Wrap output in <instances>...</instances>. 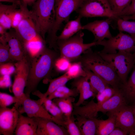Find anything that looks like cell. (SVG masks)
Masks as SVG:
<instances>
[{
  "mask_svg": "<svg viewBox=\"0 0 135 135\" xmlns=\"http://www.w3.org/2000/svg\"><path fill=\"white\" fill-rule=\"evenodd\" d=\"M27 6L24 17L15 31L27 51L33 54L42 49L46 42L38 32Z\"/></svg>",
  "mask_w": 135,
  "mask_h": 135,
  "instance_id": "obj_3",
  "label": "cell"
},
{
  "mask_svg": "<svg viewBox=\"0 0 135 135\" xmlns=\"http://www.w3.org/2000/svg\"><path fill=\"white\" fill-rule=\"evenodd\" d=\"M98 45L104 46L100 52L102 53L112 54L118 51L131 52L135 50V37L124 34L122 32L116 36L106 40L98 41Z\"/></svg>",
  "mask_w": 135,
  "mask_h": 135,
  "instance_id": "obj_10",
  "label": "cell"
},
{
  "mask_svg": "<svg viewBox=\"0 0 135 135\" xmlns=\"http://www.w3.org/2000/svg\"><path fill=\"white\" fill-rule=\"evenodd\" d=\"M132 106V109H133L134 116V120L135 127V104L133 106Z\"/></svg>",
  "mask_w": 135,
  "mask_h": 135,
  "instance_id": "obj_47",
  "label": "cell"
},
{
  "mask_svg": "<svg viewBox=\"0 0 135 135\" xmlns=\"http://www.w3.org/2000/svg\"><path fill=\"white\" fill-rule=\"evenodd\" d=\"M65 72L61 76L54 79L48 80L50 82L48 88L46 92L42 94L39 90H36L32 93L42 99L47 97L59 87L65 85L67 82L71 80Z\"/></svg>",
  "mask_w": 135,
  "mask_h": 135,
  "instance_id": "obj_22",
  "label": "cell"
},
{
  "mask_svg": "<svg viewBox=\"0 0 135 135\" xmlns=\"http://www.w3.org/2000/svg\"><path fill=\"white\" fill-rule=\"evenodd\" d=\"M52 100L66 117L70 116L72 115L74 109L73 103L75 100L74 97L56 98Z\"/></svg>",
  "mask_w": 135,
  "mask_h": 135,
  "instance_id": "obj_27",
  "label": "cell"
},
{
  "mask_svg": "<svg viewBox=\"0 0 135 135\" xmlns=\"http://www.w3.org/2000/svg\"><path fill=\"white\" fill-rule=\"evenodd\" d=\"M20 113L14 106L0 108V135H12L18 122Z\"/></svg>",
  "mask_w": 135,
  "mask_h": 135,
  "instance_id": "obj_15",
  "label": "cell"
},
{
  "mask_svg": "<svg viewBox=\"0 0 135 135\" xmlns=\"http://www.w3.org/2000/svg\"><path fill=\"white\" fill-rule=\"evenodd\" d=\"M55 3V0H37L30 10L37 29L44 40L54 22Z\"/></svg>",
  "mask_w": 135,
  "mask_h": 135,
  "instance_id": "obj_5",
  "label": "cell"
},
{
  "mask_svg": "<svg viewBox=\"0 0 135 135\" xmlns=\"http://www.w3.org/2000/svg\"><path fill=\"white\" fill-rule=\"evenodd\" d=\"M6 30L4 27L0 25V36L4 34L7 32Z\"/></svg>",
  "mask_w": 135,
  "mask_h": 135,
  "instance_id": "obj_46",
  "label": "cell"
},
{
  "mask_svg": "<svg viewBox=\"0 0 135 135\" xmlns=\"http://www.w3.org/2000/svg\"><path fill=\"white\" fill-rule=\"evenodd\" d=\"M131 2L118 15L117 18L122 16L135 15V0H132Z\"/></svg>",
  "mask_w": 135,
  "mask_h": 135,
  "instance_id": "obj_40",
  "label": "cell"
},
{
  "mask_svg": "<svg viewBox=\"0 0 135 135\" xmlns=\"http://www.w3.org/2000/svg\"><path fill=\"white\" fill-rule=\"evenodd\" d=\"M0 2H6L12 3V4H16L19 5L20 3V1L19 0H0Z\"/></svg>",
  "mask_w": 135,
  "mask_h": 135,
  "instance_id": "obj_44",
  "label": "cell"
},
{
  "mask_svg": "<svg viewBox=\"0 0 135 135\" xmlns=\"http://www.w3.org/2000/svg\"><path fill=\"white\" fill-rule=\"evenodd\" d=\"M98 52L103 58L112 66L123 84H125L129 72L135 64L133 53L119 51L112 54Z\"/></svg>",
  "mask_w": 135,
  "mask_h": 135,
  "instance_id": "obj_8",
  "label": "cell"
},
{
  "mask_svg": "<svg viewBox=\"0 0 135 135\" xmlns=\"http://www.w3.org/2000/svg\"><path fill=\"white\" fill-rule=\"evenodd\" d=\"M9 49V47L7 43H0V64L12 62L10 58Z\"/></svg>",
  "mask_w": 135,
  "mask_h": 135,
  "instance_id": "obj_37",
  "label": "cell"
},
{
  "mask_svg": "<svg viewBox=\"0 0 135 135\" xmlns=\"http://www.w3.org/2000/svg\"><path fill=\"white\" fill-rule=\"evenodd\" d=\"M76 11L82 17H106L116 19L108 0H84Z\"/></svg>",
  "mask_w": 135,
  "mask_h": 135,
  "instance_id": "obj_11",
  "label": "cell"
},
{
  "mask_svg": "<svg viewBox=\"0 0 135 135\" xmlns=\"http://www.w3.org/2000/svg\"><path fill=\"white\" fill-rule=\"evenodd\" d=\"M126 102L120 89L110 99L101 103L92 100L82 106H74L72 114L86 118H96L98 113L105 114L112 111L120 106L126 104Z\"/></svg>",
  "mask_w": 135,
  "mask_h": 135,
  "instance_id": "obj_6",
  "label": "cell"
},
{
  "mask_svg": "<svg viewBox=\"0 0 135 135\" xmlns=\"http://www.w3.org/2000/svg\"><path fill=\"white\" fill-rule=\"evenodd\" d=\"M60 56L59 51L47 47L46 46L32 58L30 69L24 93L30 96L36 90L40 82L44 83L51 79V74L57 59Z\"/></svg>",
  "mask_w": 135,
  "mask_h": 135,
  "instance_id": "obj_1",
  "label": "cell"
},
{
  "mask_svg": "<svg viewBox=\"0 0 135 135\" xmlns=\"http://www.w3.org/2000/svg\"><path fill=\"white\" fill-rule=\"evenodd\" d=\"M84 0H55V18L53 25L49 32L46 42L48 47L56 50L57 32L63 22H68L70 14L80 7Z\"/></svg>",
  "mask_w": 135,
  "mask_h": 135,
  "instance_id": "obj_4",
  "label": "cell"
},
{
  "mask_svg": "<svg viewBox=\"0 0 135 135\" xmlns=\"http://www.w3.org/2000/svg\"><path fill=\"white\" fill-rule=\"evenodd\" d=\"M134 53H133V54L134 55V58H135V50L134 51Z\"/></svg>",
  "mask_w": 135,
  "mask_h": 135,
  "instance_id": "obj_48",
  "label": "cell"
},
{
  "mask_svg": "<svg viewBox=\"0 0 135 135\" xmlns=\"http://www.w3.org/2000/svg\"><path fill=\"white\" fill-rule=\"evenodd\" d=\"M40 101L51 115L57 120L64 123L66 116L52 100L49 99L47 97L42 99H40Z\"/></svg>",
  "mask_w": 135,
  "mask_h": 135,
  "instance_id": "obj_28",
  "label": "cell"
},
{
  "mask_svg": "<svg viewBox=\"0 0 135 135\" xmlns=\"http://www.w3.org/2000/svg\"><path fill=\"white\" fill-rule=\"evenodd\" d=\"M37 123L34 117L20 114L14 134L16 135H37Z\"/></svg>",
  "mask_w": 135,
  "mask_h": 135,
  "instance_id": "obj_19",
  "label": "cell"
},
{
  "mask_svg": "<svg viewBox=\"0 0 135 135\" xmlns=\"http://www.w3.org/2000/svg\"><path fill=\"white\" fill-rule=\"evenodd\" d=\"M116 19L118 15L131 3L132 0H108Z\"/></svg>",
  "mask_w": 135,
  "mask_h": 135,
  "instance_id": "obj_30",
  "label": "cell"
},
{
  "mask_svg": "<svg viewBox=\"0 0 135 135\" xmlns=\"http://www.w3.org/2000/svg\"><path fill=\"white\" fill-rule=\"evenodd\" d=\"M11 84L10 75H0V88H8L11 86Z\"/></svg>",
  "mask_w": 135,
  "mask_h": 135,
  "instance_id": "obj_41",
  "label": "cell"
},
{
  "mask_svg": "<svg viewBox=\"0 0 135 135\" xmlns=\"http://www.w3.org/2000/svg\"><path fill=\"white\" fill-rule=\"evenodd\" d=\"M15 70L14 63L8 62L0 64V75H10L14 73Z\"/></svg>",
  "mask_w": 135,
  "mask_h": 135,
  "instance_id": "obj_39",
  "label": "cell"
},
{
  "mask_svg": "<svg viewBox=\"0 0 135 135\" xmlns=\"http://www.w3.org/2000/svg\"><path fill=\"white\" fill-rule=\"evenodd\" d=\"M82 18L79 15L75 19L67 22L61 34L58 36L57 40L68 39L82 30L81 22Z\"/></svg>",
  "mask_w": 135,
  "mask_h": 135,
  "instance_id": "obj_21",
  "label": "cell"
},
{
  "mask_svg": "<svg viewBox=\"0 0 135 135\" xmlns=\"http://www.w3.org/2000/svg\"><path fill=\"white\" fill-rule=\"evenodd\" d=\"M18 110L20 114L26 113L28 116L48 118L57 124L64 126V123L56 119L46 109L40 101L31 99L30 96L25 95L21 101Z\"/></svg>",
  "mask_w": 135,
  "mask_h": 135,
  "instance_id": "obj_12",
  "label": "cell"
},
{
  "mask_svg": "<svg viewBox=\"0 0 135 135\" xmlns=\"http://www.w3.org/2000/svg\"><path fill=\"white\" fill-rule=\"evenodd\" d=\"M66 73L71 80L81 76H86V72L81 64L77 62L71 63Z\"/></svg>",
  "mask_w": 135,
  "mask_h": 135,
  "instance_id": "obj_31",
  "label": "cell"
},
{
  "mask_svg": "<svg viewBox=\"0 0 135 135\" xmlns=\"http://www.w3.org/2000/svg\"><path fill=\"white\" fill-rule=\"evenodd\" d=\"M27 5H28L27 4L21 1L19 5V8H17L13 14L12 20V28L14 30L17 28L24 17L25 8Z\"/></svg>",
  "mask_w": 135,
  "mask_h": 135,
  "instance_id": "obj_33",
  "label": "cell"
},
{
  "mask_svg": "<svg viewBox=\"0 0 135 135\" xmlns=\"http://www.w3.org/2000/svg\"><path fill=\"white\" fill-rule=\"evenodd\" d=\"M76 62L100 76L113 88L120 89L123 84L111 64L91 48L84 52Z\"/></svg>",
  "mask_w": 135,
  "mask_h": 135,
  "instance_id": "obj_2",
  "label": "cell"
},
{
  "mask_svg": "<svg viewBox=\"0 0 135 135\" xmlns=\"http://www.w3.org/2000/svg\"><path fill=\"white\" fill-rule=\"evenodd\" d=\"M0 36L9 46L10 57L12 62L15 63L20 60L26 56L29 55L15 30H10Z\"/></svg>",
  "mask_w": 135,
  "mask_h": 135,
  "instance_id": "obj_14",
  "label": "cell"
},
{
  "mask_svg": "<svg viewBox=\"0 0 135 135\" xmlns=\"http://www.w3.org/2000/svg\"><path fill=\"white\" fill-rule=\"evenodd\" d=\"M76 118L74 116L72 115L69 117H66L64 124L65 127L70 135H81L80 130L75 121Z\"/></svg>",
  "mask_w": 135,
  "mask_h": 135,
  "instance_id": "obj_34",
  "label": "cell"
},
{
  "mask_svg": "<svg viewBox=\"0 0 135 135\" xmlns=\"http://www.w3.org/2000/svg\"><path fill=\"white\" fill-rule=\"evenodd\" d=\"M83 68L88 78L92 89L96 94L110 86V85L100 76L87 68Z\"/></svg>",
  "mask_w": 135,
  "mask_h": 135,
  "instance_id": "obj_25",
  "label": "cell"
},
{
  "mask_svg": "<svg viewBox=\"0 0 135 135\" xmlns=\"http://www.w3.org/2000/svg\"><path fill=\"white\" fill-rule=\"evenodd\" d=\"M71 84L72 87L76 88L79 92L78 99L76 102L73 104L74 106H80L86 100L96 96V94L92 89L86 76L74 79Z\"/></svg>",
  "mask_w": 135,
  "mask_h": 135,
  "instance_id": "obj_18",
  "label": "cell"
},
{
  "mask_svg": "<svg viewBox=\"0 0 135 135\" xmlns=\"http://www.w3.org/2000/svg\"><path fill=\"white\" fill-rule=\"evenodd\" d=\"M115 118V126L124 130L127 134L135 135V122L132 106L122 105L107 112Z\"/></svg>",
  "mask_w": 135,
  "mask_h": 135,
  "instance_id": "obj_13",
  "label": "cell"
},
{
  "mask_svg": "<svg viewBox=\"0 0 135 135\" xmlns=\"http://www.w3.org/2000/svg\"><path fill=\"white\" fill-rule=\"evenodd\" d=\"M18 6L16 4L8 5L0 3V25L7 30L12 28V16Z\"/></svg>",
  "mask_w": 135,
  "mask_h": 135,
  "instance_id": "obj_23",
  "label": "cell"
},
{
  "mask_svg": "<svg viewBox=\"0 0 135 135\" xmlns=\"http://www.w3.org/2000/svg\"><path fill=\"white\" fill-rule=\"evenodd\" d=\"M120 18L125 20H135V15L122 16L120 17Z\"/></svg>",
  "mask_w": 135,
  "mask_h": 135,
  "instance_id": "obj_43",
  "label": "cell"
},
{
  "mask_svg": "<svg viewBox=\"0 0 135 135\" xmlns=\"http://www.w3.org/2000/svg\"><path fill=\"white\" fill-rule=\"evenodd\" d=\"M79 95V92L76 88H70L65 85L59 87L48 95L47 97L49 99L52 100L58 98L75 97Z\"/></svg>",
  "mask_w": 135,
  "mask_h": 135,
  "instance_id": "obj_29",
  "label": "cell"
},
{
  "mask_svg": "<svg viewBox=\"0 0 135 135\" xmlns=\"http://www.w3.org/2000/svg\"><path fill=\"white\" fill-rule=\"evenodd\" d=\"M28 5L33 4L37 0H19Z\"/></svg>",
  "mask_w": 135,
  "mask_h": 135,
  "instance_id": "obj_45",
  "label": "cell"
},
{
  "mask_svg": "<svg viewBox=\"0 0 135 135\" xmlns=\"http://www.w3.org/2000/svg\"><path fill=\"white\" fill-rule=\"evenodd\" d=\"M16 102V99L14 96L0 92V108L6 107L13 103H15Z\"/></svg>",
  "mask_w": 135,
  "mask_h": 135,
  "instance_id": "obj_38",
  "label": "cell"
},
{
  "mask_svg": "<svg viewBox=\"0 0 135 135\" xmlns=\"http://www.w3.org/2000/svg\"><path fill=\"white\" fill-rule=\"evenodd\" d=\"M117 20L118 28L120 32H126L135 37V22L124 20L121 18H118Z\"/></svg>",
  "mask_w": 135,
  "mask_h": 135,
  "instance_id": "obj_32",
  "label": "cell"
},
{
  "mask_svg": "<svg viewBox=\"0 0 135 135\" xmlns=\"http://www.w3.org/2000/svg\"><path fill=\"white\" fill-rule=\"evenodd\" d=\"M34 117L37 123V135H68L66 129L52 120L44 118Z\"/></svg>",
  "mask_w": 135,
  "mask_h": 135,
  "instance_id": "obj_17",
  "label": "cell"
},
{
  "mask_svg": "<svg viewBox=\"0 0 135 135\" xmlns=\"http://www.w3.org/2000/svg\"><path fill=\"white\" fill-rule=\"evenodd\" d=\"M119 89L110 86L107 87L96 94V96L97 102L101 103L106 101L114 95Z\"/></svg>",
  "mask_w": 135,
  "mask_h": 135,
  "instance_id": "obj_35",
  "label": "cell"
},
{
  "mask_svg": "<svg viewBox=\"0 0 135 135\" xmlns=\"http://www.w3.org/2000/svg\"><path fill=\"white\" fill-rule=\"evenodd\" d=\"M32 57L28 55L22 60L14 63L16 70L12 91L16 102L14 106L18 110L20 103L24 96V90L30 69Z\"/></svg>",
  "mask_w": 135,
  "mask_h": 135,
  "instance_id": "obj_9",
  "label": "cell"
},
{
  "mask_svg": "<svg viewBox=\"0 0 135 135\" xmlns=\"http://www.w3.org/2000/svg\"><path fill=\"white\" fill-rule=\"evenodd\" d=\"M128 80L123 84L120 89L126 101L135 104V64Z\"/></svg>",
  "mask_w": 135,
  "mask_h": 135,
  "instance_id": "obj_24",
  "label": "cell"
},
{
  "mask_svg": "<svg viewBox=\"0 0 135 135\" xmlns=\"http://www.w3.org/2000/svg\"><path fill=\"white\" fill-rule=\"evenodd\" d=\"M70 62L66 58L60 56L56 61L54 68L58 72H66L71 64Z\"/></svg>",
  "mask_w": 135,
  "mask_h": 135,
  "instance_id": "obj_36",
  "label": "cell"
},
{
  "mask_svg": "<svg viewBox=\"0 0 135 135\" xmlns=\"http://www.w3.org/2000/svg\"><path fill=\"white\" fill-rule=\"evenodd\" d=\"M76 122L81 135H96L97 124L96 118H86L76 116Z\"/></svg>",
  "mask_w": 135,
  "mask_h": 135,
  "instance_id": "obj_20",
  "label": "cell"
},
{
  "mask_svg": "<svg viewBox=\"0 0 135 135\" xmlns=\"http://www.w3.org/2000/svg\"><path fill=\"white\" fill-rule=\"evenodd\" d=\"M127 134L121 128L116 127L109 135H126Z\"/></svg>",
  "mask_w": 135,
  "mask_h": 135,
  "instance_id": "obj_42",
  "label": "cell"
},
{
  "mask_svg": "<svg viewBox=\"0 0 135 135\" xmlns=\"http://www.w3.org/2000/svg\"><path fill=\"white\" fill-rule=\"evenodd\" d=\"M84 33L80 30L69 38L57 40V45L60 57L66 58L71 62H75L86 50L98 45V42L84 43Z\"/></svg>",
  "mask_w": 135,
  "mask_h": 135,
  "instance_id": "obj_7",
  "label": "cell"
},
{
  "mask_svg": "<svg viewBox=\"0 0 135 135\" xmlns=\"http://www.w3.org/2000/svg\"><path fill=\"white\" fill-rule=\"evenodd\" d=\"M107 115L108 118L105 120L96 118L97 128L96 135H109L115 128L114 117L111 115Z\"/></svg>",
  "mask_w": 135,
  "mask_h": 135,
  "instance_id": "obj_26",
  "label": "cell"
},
{
  "mask_svg": "<svg viewBox=\"0 0 135 135\" xmlns=\"http://www.w3.org/2000/svg\"><path fill=\"white\" fill-rule=\"evenodd\" d=\"M112 20L108 18L104 20H96L82 26V30H88L93 34L94 38V41L102 40L106 38L109 39L112 37L109 28Z\"/></svg>",
  "mask_w": 135,
  "mask_h": 135,
  "instance_id": "obj_16",
  "label": "cell"
}]
</instances>
